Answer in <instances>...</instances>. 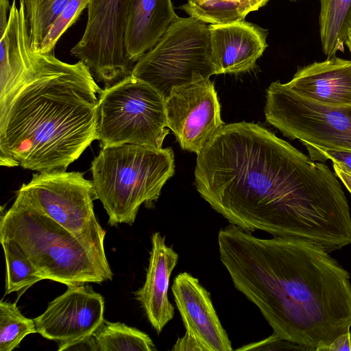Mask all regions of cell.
I'll return each instance as SVG.
<instances>
[{
  "instance_id": "1",
  "label": "cell",
  "mask_w": 351,
  "mask_h": 351,
  "mask_svg": "<svg viewBox=\"0 0 351 351\" xmlns=\"http://www.w3.org/2000/svg\"><path fill=\"white\" fill-rule=\"evenodd\" d=\"M195 185L230 224L312 242L351 243V214L335 173L263 126L223 125L197 155Z\"/></svg>"
},
{
  "instance_id": "2",
  "label": "cell",
  "mask_w": 351,
  "mask_h": 351,
  "mask_svg": "<svg viewBox=\"0 0 351 351\" xmlns=\"http://www.w3.org/2000/svg\"><path fill=\"white\" fill-rule=\"evenodd\" d=\"M217 241L234 287L276 335L323 351L350 330V274L324 248L298 238L260 239L230 223Z\"/></svg>"
},
{
  "instance_id": "3",
  "label": "cell",
  "mask_w": 351,
  "mask_h": 351,
  "mask_svg": "<svg viewBox=\"0 0 351 351\" xmlns=\"http://www.w3.org/2000/svg\"><path fill=\"white\" fill-rule=\"evenodd\" d=\"M101 90L82 61L34 52L30 71L0 103L1 165L66 171L98 140Z\"/></svg>"
},
{
  "instance_id": "4",
  "label": "cell",
  "mask_w": 351,
  "mask_h": 351,
  "mask_svg": "<svg viewBox=\"0 0 351 351\" xmlns=\"http://www.w3.org/2000/svg\"><path fill=\"white\" fill-rule=\"evenodd\" d=\"M0 241L16 246L45 280L68 287L112 279L106 258L17 195L11 208L1 213Z\"/></svg>"
},
{
  "instance_id": "5",
  "label": "cell",
  "mask_w": 351,
  "mask_h": 351,
  "mask_svg": "<svg viewBox=\"0 0 351 351\" xmlns=\"http://www.w3.org/2000/svg\"><path fill=\"white\" fill-rule=\"evenodd\" d=\"M97 197L108 223L132 226L143 204L157 200L175 172L171 147L156 149L132 144L101 147L91 163Z\"/></svg>"
},
{
  "instance_id": "6",
  "label": "cell",
  "mask_w": 351,
  "mask_h": 351,
  "mask_svg": "<svg viewBox=\"0 0 351 351\" xmlns=\"http://www.w3.org/2000/svg\"><path fill=\"white\" fill-rule=\"evenodd\" d=\"M99 95L101 147L132 144L162 148L169 128L165 99L156 88L130 74Z\"/></svg>"
},
{
  "instance_id": "7",
  "label": "cell",
  "mask_w": 351,
  "mask_h": 351,
  "mask_svg": "<svg viewBox=\"0 0 351 351\" xmlns=\"http://www.w3.org/2000/svg\"><path fill=\"white\" fill-rule=\"evenodd\" d=\"M131 74L165 98L172 89L216 75L208 25L177 17L156 44L134 64Z\"/></svg>"
},
{
  "instance_id": "8",
  "label": "cell",
  "mask_w": 351,
  "mask_h": 351,
  "mask_svg": "<svg viewBox=\"0 0 351 351\" xmlns=\"http://www.w3.org/2000/svg\"><path fill=\"white\" fill-rule=\"evenodd\" d=\"M17 196L45 213L86 247L106 258V231L93 208L97 194L93 181L79 171H53L34 173Z\"/></svg>"
},
{
  "instance_id": "9",
  "label": "cell",
  "mask_w": 351,
  "mask_h": 351,
  "mask_svg": "<svg viewBox=\"0 0 351 351\" xmlns=\"http://www.w3.org/2000/svg\"><path fill=\"white\" fill-rule=\"evenodd\" d=\"M265 115L285 136L304 145L351 151V106L324 104L276 81L267 89Z\"/></svg>"
},
{
  "instance_id": "10",
  "label": "cell",
  "mask_w": 351,
  "mask_h": 351,
  "mask_svg": "<svg viewBox=\"0 0 351 351\" xmlns=\"http://www.w3.org/2000/svg\"><path fill=\"white\" fill-rule=\"evenodd\" d=\"M130 0H90L82 36L71 50L98 81L110 86L132 73L124 47Z\"/></svg>"
},
{
  "instance_id": "11",
  "label": "cell",
  "mask_w": 351,
  "mask_h": 351,
  "mask_svg": "<svg viewBox=\"0 0 351 351\" xmlns=\"http://www.w3.org/2000/svg\"><path fill=\"white\" fill-rule=\"evenodd\" d=\"M168 128L181 148L197 155L224 124L210 79L178 86L165 99Z\"/></svg>"
},
{
  "instance_id": "12",
  "label": "cell",
  "mask_w": 351,
  "mask_h": 351,
  "mask_svg": "<svg viewBox=\"0 0 351 351\" xmlns=\"http://www.w3.org/2000/svg\"><path fill=\"white\" fill-rule=\"evenodd\" d=\"M104 300L90 286H68L34 319L36 332L58 343V350L93 334L104 320Z\"/></svg>"
},
{
  "instance_id": "13",
  "label": "cell",
  "mask_w": 351,
  "mask_h": 351,
  "mask_svg": "<svg viewBox=\"0 0 351 351\" xmlns=\"http://www.w3.org/2000/svg\"><path fill=\"white\" fill-rule=\"evenodd\" d=\"M171 291L186 329L202 351H232L231 342L215 310L210 293L197 278L182 272Z\"/></svg>"
},
{
  "instance_id": "14",
  "label": "cell",
  "mask_w": 351,
  "mask_h": 351,
  "mask_svg": "<svg viewBox=\"0 0 351 351\" xmlns=\"http://www.w3.org/2000/svg\"><path fill=\"white\" fill-rule=\"evenodd\" d=\"M208 27L217 75L252 70L267 47V30L245 20Z\"/></svg>"
},
{
  "instance_id": "15",
  "label": "cell",
  "mask_w": 351,
  "mask_h": 351,
  "mask_svg": "<svg viewBox=\"0 0 351 351\" xmlns=\"http://www.w3.org/2000/svg\"><path fill=\"white\" fill-rule=\"evenodd\" d=\"M178 261V254L166 245L165 237L159 232L154 233L145 281L134 294L158 334L174 316L175 309L168 298V288Z\"/></svg>"
},
{
  "instance_id": "16",
  "label": "cell",
  "mask_w": 351,
  "mask_h": 351,
  "mask_svg": "<svg viewBox=\"0 0 351 351\" xmlns=\"http://www.w3.org/2000/svg\"><path fill=\"white\" fill-rule=\"evenodd\" d=\"M286 85L298 94L319 103L351 106V60L334 56L298 66Z\"/></svg>"
},
{
  "instance_id": "17",
  "label": "cell",
  "mask_w": 351,
  "mask_h": 351,
  "mask_svg": "<svg viewBox=\"0 0 351 351\" xmlns=\"http://www.w3.org/2000/svg\"><path fill=\"white\" fill-rule=\"evenodd\" d=\"M0 103L23 80L32 68L31 47L23 0H13L7 25L0 35Z\"/></svg>"
},
{
  "instance_id": "18",
  "label": "cell",
  "mask_w": 351,
  "mask_h": 351,
  "mask_svg": "<svg viewBox=\"0 0 351 351\" xmlns=\"http://www.w3.org/2000/svg\"><path fill=\"white\" fill-rule=\"evenodd\" d=\"M177 17L171 0H130L124 33L129 61L152 49Z\"/></svg>"
},
{
  "instance_id": "19",
  "label": "cell",
  "mask_w": 351,
  "mask_h": 351,
  "mask_svg": "<svg viewBox=\"0 0 351 351\" xmlns=\"http://www.w3.org/2000/svg\"><path fill=\"white\" fill-rule=\"evenodd\" d=\"M319 29L322 49L327 58L344 52L351 30V0H320Z\"/></svg>"
},
{
  "instance_id": "20",
  "label": "cell",
  "mask_w": 351,
  "mask_h": 351,
  "mask_svg": "<svg viewBox=\"0 0 351 351\" xmlns=\"http://www.w3.org/2000/svg\"><path fill=\"white\" fill-rule=\"evenodd\" d=\"M260 0H188L180 6L189 16L208 25H226L244 21L258 10Z\"/></svg>"
},
{
  "instance_id": "21",
  "label": "cell",
  "mask_w": 351,
  "mask_h": 351,
  "mask_svg": "<svg viewBox=\"0 0 351 351\" xmlns=\"http://www.w3.org/2000/svg\"><path fill=\"white\" fill-rule=\"evenodd\" d=\"M99 351H155L148 335L121 322L104 320L93 332Z\"/></svg>"
},
{
  "instance_id": "22",
  "label": "cell",
  "mask_w": 351,
  "mask_h": 351,
  "mask_svg": "<svg viewBox=\"0 0 351 351\" xmlns=\"http://www.w3.org/2000/svg\"><path fill=\"white\" fill-rule=\"evenodd\" d=\"M5 264V294L19 293L20 296L35 283L45 280L42 274L13 243L0 241Z\"/></svg>"
},
{
  "instance_id": "23",
  "label": "cell",
  "mask_w": 351,
  "mask_h": 351,
  "mask_svg": "<svg viewBox=\"0 0 351 351\" xmlns=\"http://www.w3.org/2000/svg\"><path fill=\"white\" fill-rule=\"evenodd\" d=\"M31 47L36 53L49 26L69 0H23Z\"/></svg>"
},
{
  "instance_id": "24",
  "label": "cell",
  "mask_w": 351,
  "mask_h": 351,
  "mask_svg": "<svg viewBox=\"0 0 351 351\" xmlns=\"http://www.w3.org/2000/svg\"><path fill=\"white\" fill-rule=\"evenodd\" d=\"M34 319L25 317L16 302H0V351H11L24 337L36 333Z\"/></svg>"
},
{
  "instance_id": "25",
  "label": "cell",
  "mask_w": 351,
  "mask_h": 351,
  "mask_svg": "<svg viewBox=\"0 0 351 351\" xmlns=\"http://www.w3.org/2000/svg\"><path fill=\"white\" fill-rule=\"evenodd\" d=\"M90 0H69L59 16L49 26L36 53H53L55 47L65 32L71 27Z\"/></svg>"
},
{
  "instance_id": "26",
  "label": "cell",
  "mask_w": 351,
  "mask_h": 351,
  "mask_svg": "<svg viewBox=\"0 0 351 351\" xmlns=\"http://www.w3.org/2000/svg\"><path fill=\"white\" fill-rule=\"evenodd\" d=\"M309 157L314 161L324 162L330 160L347 171L351 172V151L331 150L304 145Z\"/></svg>"
},
{
  "instance_id": "27",
  "label": "cell",
  "mask_w": 351,
  "mask_h": 351,
  "mask_svg": "<svg viewBox=\"0 0 351 351\" xmlns=\"http://www.w3.org/2000/svg\"><path fill=\"white\" fill-rule=\"evenodd\" d=\"M303 350L300 346L285 339H281L274 333L269 337L245 345L237 350Z\"/></svg>"
},
{
  "instance_id": "28",
  "label": "cell",
  "mask_w": 351,
  "mask_h": 351,
  "mask_svg": "<svg viewBox=\"0 0 351 351\" xmlns=\"http://www.w3.org/2000/svg\"><path fill=\"white\" fill-rule=\"evenodd\" d=\"M351 350V331L349 330L336 337L330 344L326 346L323 351Z\"/></svg>"
},
{
  "instance_id": "29",
  "label": "cell",
  "mask_w": 351,
  "mask_h": 351,
  "mask_svg": "<svg viewBox=\"0 0 351 351\" xmlns=\"http://www.w3.org/2000/svg\"><path fill=\"white\" fill-rule=\"evenodd\" d=\"M171 350L178 351H202L197 342L186 333L182 337L178 339Z\"/></svg>"
},
{
  "instance_id": "30",
  "label": "cell",
  "mask_w": 351,
  "mask_h": 351,
  "mask_svg": "<svg viewBox=\"0 0 351 351\" xmlns=\"http://www.w3.org/2000/svg\"><path fill=\"white\" fill-rule=\"evenodd\" d=\"M98 350L96 340L93 335L72 343L64 348L63 350Z\"/></svg>"
},
{
  "instance_id": "31",
  "label": "cell",
  "mask_w": 351,
  "mask_h": 351,
  "mask_svg": "<svg viewBox=\"0 0 351 351\" xmlns=\"http://www.w3.org/2000/svg\"><path fill=\"white\" fill-rule=\"evenodd\" d=\"M332 166L336 176L351 193V172L347 171L336 163H333Z\"/></svg>"
},
{
  "instance_id": "32",
  "label": "cell",
  "mask_w": 351,
  "mask_h": 351,
  "mask_svg": "<svg viewBox=\"0 0 351 351\" xmlns=\"http://www.w3.org/2000/svg\"><path fill=\"white\" fill-rule=\"evenodd\" d=\"M10 5L9 0H0V35L7 25Z\"/></svg>"
},
{
  "instance_id": "33",
  "label": "cell",
  "mask_w": 351,
  "mask_h": 351,
  "mask_svg": "<svg viewBox=\"0 0 351 351\" xmlns=\"http://www.w3.org/2000/svg\"><path fill=\"white\" fill-rule=\"evenodd\" d=\"M346 46L348 47L351 56V30L349 32V36L348 40H346Z\"/></svg>"
},
{
  "instance_id": "34",
  "label": "cell",
  "mask_w": 351,
  "mask_h": 351,
  "mask_svg": "<svg viewBox=\"0 0 351 351\" xmlns=\"http://www.w3.org/2000/svg\"><path fill=\"white\" fill-rule=\"evenodd\" d=\"M269 0H260L259 8H262V7L265 6L269 2Z\"/></svg>"
},
{
  "instance_id": "35",
  "label": "cell",
  "mask_w": 351,
  "mask_h": 351,
  "mask_svg": "<svg viewBox=\"0 0 351 351\" xmlns=\"http://www.w3.org/2000/svg\"><path fill=\"white\" fill-rule=\"evenodd\" d=\"M290 1H297V0H290Z\"/></svg>"
}]
</instances>
